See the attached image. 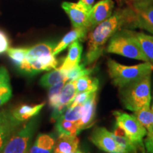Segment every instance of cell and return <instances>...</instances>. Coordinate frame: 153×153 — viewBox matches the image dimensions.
Wrapping results in <instances>:
<instances>
[{
    "label": "cell",
    "instance_id": "cell-7",
    "mask_svg": "<svg viewBox=\"0 0 153 153\" xmlns=\"http://www.w3.org/2000/svg\"><path fill=\"white\" fill-rule=\"evenodd\" d=\"M36 126V120L31 119L19 128L8 140L1 153H27Z\"/></svg>",
    "mask_w": 153,
    "mask_h": 153
},
{
    "label": "cell",
    "instance_id": "cell-9",
    "mask_svg": "<svg viewBox=\"0 0 153 153\" xmlns=\"http://www.w3.org/2000/svg\"><path fill=\"white\" fill-rule=\"evenodd\" d=\"M89 140L99 150L106 153H125L113 137V133L104 127H96Z\"/></svg>",
    "mask_w": 153,
    "mask_h": 153
},
{
    "label": "cell",
    "instance_id": "cell-24",
    "mask_svg": "<svg viewBox=\"0 0 153 153\" xmlns=\"http://www.w3.org/2000/svg\"><path fill=\"white\" fill-rule=\"evenodd\" d=\"M56 129L59 135L64 134L68 135H77L81 131L78 123L60 118L56 120Z\"/></svg>",
    "mask_w": 153,
    "mask_h": 153
},
{
    "label": "cell",
    "instance_id": "cell-20",
    "mask_svg": "<svg viewBox=\"0 0 153 153\" xmlns=\"http://www.w3.org/2000/svg\"><path fill=\"white\" fill-rule=\"evenodd\" d=\"M12 94L9 72L4 67H0V107L7 103Z\"/></svg>",
    "mask_w": 153,
    "mask_h": 153
},
{
    "label": "cell",
    "instance_id": "cell-17",
    "mask_svg": "<svg viewBox=\"0 0 153 153\" xmlns=\"http://www.w3.org/2000/svg\"><path fill=\"white\" fill-rule=\"evenodd\" d=\"M79 140L76 135L61 134L55 141L53 152L55 153H72L78 150Z\"/></svg>",
    "mask_w": 153,
    "mask_h": 153
},
{
    "label": "cell",
    "instance_id": "cell-23",
    "mask_svg": "<svg viewBox=\"0 0 153 153\" xmlns=\"http://www.w3.org/2000/svg\"><path fill=\"white\" fill-rule=\"evenodd\" d=\"M66 72L60 68L53 69L52 71L45 74L40 79V85L43 87L50 88L57 82L65 79Z\"/></svg>",
    "mask_w": 153,
    "mask_h": 153
},
{
    "label": "cell",
    "instance_id": "cell-26",
    "mask_svg": "<svg viewBox=\"0 0 153 153\" xmlns=\"http://www.w3.org/2000/svg\"><path fill=\"white\" fill-rule=\"evenodd\" d=\"M139 123L146 129L147 132L150 131L153 126V110L150 108H145L133 112Z\"/></svg>",
    "mask_w": 153,
    "mask_h": 153
},
{
    "label": "cell",
    "instance_id": "cell-29",
    "mask_svg": "<svg viewBox=\"0 0 153 153\" xmlns=\"http://www.w3.org/2000/svg\"><path fill=\"white\" fill-rule=\"evenodd\" d=\"M28 48H9L7 50V53L13 62L19 68L25 60Z\"/></svg>",
    "mask_w": 153,
    "mask_h": 153
},
{
    "label": "cell",
    "instance_id": "cell-5",
    "mask_svg": "<svg viewBox=\"0 0 153 153\" xmlns=\"http://www.w3.org/2000/svg\"><path fill=\"white\" fill-rule=\"evenodd\" d=\"M105 51L128 58L148 62L135 39L134 31L129 29L123 28L116 32L108 41Z\"/></svg>",
    "mask_w": 153,
    "mask_h": 153
},
{
    "label": "cell",
    "instance_id": "cell-10",
    "mask_svg": "<svg viewBox=\"0 0 153 153\" xmlns=\"http://www.w3.org/2000/svg\"><path fill=\"white\" fill-rule=\"evenodd\" d=\"M62 8L68 14L74 28H85L90 30L89 14L91 8H89L79 2L72 3L68 1L62 4Z\"/></svg>",
    "mask_w": 153,
    "mask_h": 153
},
{
    "label": "cell",
    "instance_id": "cell-19",
    "mask_svg": "<svg viewBox=\"0 0 153 153\" xmlns=\"http://www.w3.org/2000/svg\"><path fill=\"white\" fill-rule=\"evenodd\" d=\"M44 106L45 103H41L35 106L23 104L16 107L14 110H11V112L14 118L22 123L37 116Z\"/></svg>",
    "mask_w": 153,
    "mask_h": 153
},
{
    "label": "cell",
    "instance_id": "cell-22",
    "mask_svg": "<svg viewBox=\"0 0 153 153\" xmlns=\"http://www.w3.org/2000/svg\"><path fill=\"white\" fill-rule=\"evenodd\" d=\"M134 36L148 62L153 65V36L135 31Z\"/></svg>",
    "mask_w": 153,
    "mask_h": 153
},
{
    "label": "cell",
    "instance_id": "cell-35",
    "mask_svg": "<svg viewBox=\"0 0 153 153\" xmlns=\"http://www.w3.org/2000/svg\"><path fill=\"white\" fill-rule=\"evenodd\" d=\"M152 135H153V126H152V128H151V130H150V131L147 132L146 136L148 137V136H152Z\"/></svg>",
    "mask_w": 153,
    "mask_h": 153
},
{
    "label": "cell",
    "instance_id": "cell-28",
    "mask_svg": "<svg viewBox=\"0 0 153 153\" xmlns=\"http://www.w3.org/2000/svg\"><path fill=\"white\" fill-rule=\"evenodd\" d=\"M67 82L66 79L62 80V81L57 82L51 87L49 88L48 91V99L50 106L54 108L55 106L58 104L59 99L61 91H62L63 87H64L65 83Z\"/></svg>",
    "mask_w": 153,
    "mask_h": 153
},
{
    "label": "cell",
    "instance_id": "cell-15",
    "mask_svg": "<svg viewBox=\"0 0 153 153\" xmlns=\"http://www.w3.org/2000/svg\"><path fill=\"white\" fill-rule=\"evenodd\" d=\"M88 31H89V30L85 28H74L73 30H70L55 45V48L53 50V55L56 56L57 55H58L59 53L70 46L74 42L76 41H82V40L85 39Z\"/></svg>",
    "mask_w": 153,
    "mask_h": 153
},
{
    "label": "cell",
    "instance_id": "cell-2",
    "mask_svg": "<svg viewBox=\"0 0 153 153\" xmlns=\"http://www.w3.org/2000/svg\"><path fill=\"white\" fill-rule=\"evenodd\" d=\"M55 47L54 43L47 42L28 48L24 62L18 69L27 74H35L55 69L58 61L53 55Z\"/></svg>",
    "mask_w": 153,
    "mask_h": 153
},
{
    "label": "cell",
    "instance_id": "cell-4",
    "mask_svg": "<svg viewBox=\"0 0 153 153\" xmlns=\"http://www.w3.org/2000/svg\"><path fill=\"white\" fill-rule=\"evenodd\" d=\"M107 68L112 84L119 89L145 76L152 74L153 72V65L150 62H144L136 65L127 66L121 65L112 59H108L107 61Z\"/></svg>",
    "mask_w": 153,
    "mask_h": 153
},
{
    "label": "cell",
    "instance_id": "cell-3",
    "mask_svg": "<svg viewBox=\"0 0 153 153\" xmlns=\"http://www.w3.org/2000/svg\"><path fill=\"white\" fill-rule=\"evenodd\" d=\"M119 97L123 106L131 111L150 108L151 74L128 84L119 89Z\"/></svg>",
    "mask_w": 153,
    "mask_h": 153
},
{
    "label": "cell",
    "instance_id": "cell-6",
    "mask_svg": "<svg viewBox=\"0 0 153 153\" xmlns=\"http://www.w3.org/2000/svg\"><path fill=\"white\" fill-rule=\"evenodd\" d=\"M113 115L116 120L115 128L119 129L137 147L139 151L145 153L143 138L147 135L146 129L139 123L133 114L115 111Z\"/></svg>",
    "mask_w": 153,
    "mask_h": 153
},
{
    "label": "cell",
    "instance_id": "cell-12",
    "mask_svg": "<svg viewBox=\"0 0 153 153\" xmlns=\"http://www.w3.org/2000/svg\"><path fill=\"white\" fill-rule=\"evenodd\" d=\"M114 2L113 0H101L91 7L89 14L90 30L111 16Z\"/></svg>",
    "mask_w": 153,
    "mask_h": 153
},
{
    "label": "cell",
    "instance_id": "cell-18",
    "mask_svg": "<svg viewBox=\"0 0 153 153\" xmlns=\"http://www.w3.org/2000/svg\"><path fill=\"white\" fill-rule=\"evenodd\" d=\"M55 140L54 137L47 134H40L35 142L28 149L27 153H53Z\"/></svg>",
    "mask_w": 153,
    "mask_h": 153
},
{
    "label": "cell",
    "instance_id": "cell-40",
    "mask_svg": "<svg viewBox=\"0 0 153 153\" xmlns=\"http://www.w3.org/2000/svg\"><path fill=\"white\" fill-rule=\"evenodd\" d=\"M152 1H153V0H152Z\"/></svg>",
    "mask_w": 153,
    "mask_h": 153
},
{
    "label": "cell",
    "instance_id": "cell-30",
    "mask_svg": "<svg viewBox=\"0 0 153 153\" xmlns=\"http://www.w3.org/2000/svg\"><path fill=\"white\" fill-rule=\"evenodd\" d=\"M92 72L91 69H88L85 68V64L78 65L74 68H72L71 70H68L66 72L65 79L67 82L72 81V80H76L79 76L85 75V74H90Z\"/></svg>",
    "mask_w": 153,
    "mask_h": 153
},
{
    "label": "cell",
    "instance_id": "cell-32",
    "mask_svg": "<svg viewBox=\"0 0 153 153\" xmlns=\"http://www.w3.org/2000/svg\"><path fill=\"white\" fill-rule=\"evenodd\" d=\"M9 40L7 34L0 30V54L5 53L9 48Z\"/></svg>",
    "mask_w": 153,
    "mask_h": 153
},
{
    "label": "cell",
    "instance_id": "cell-14",
    "mask_svg": "<svg viewBox=\"0 0 153 153\" xmlns=\"http://www.w3.org/2000/svg\"><path fill=\"white\" fill-rule=\"evenodd\" d=\"M97 106V92L94 93L91 97L83 104L82 115L79 127L80 131L91 127L94 123Z\"/></svg>",
    "mask_w": 153,
    "mask_h": 153
},
{
    "label": "cell",
    "instance_id": "cell-11",
    "mask_svg": "<svg viewBox=\"0 0 153 153\" xmlns=\"http://www.w3.org/2000/svg\"><path fill=\"white\" fill-rule=\"evenodd\" d=\"M21 123L13 116L11 110L0 111V153L8 140L19 128Z\"/></svg>",
    "mask_w": 153,
    "mask_h": 153
},
{
    "label": "cell",
    "instance_id": "cell-16",
    "mask_svg": "<svg viewBox=\"0 0 153 153\" xmlns=\"http://www.w3.org/2000/svg\"><path fill=\"white\" fill-rule=\"evenodd\" d=\"M83 47L80 43L79 41H76L72 43L69 46V51L68 55L63 61L60 69L63 71L68 72L79 64Z\"/></svg>",
    "mask_w": 153,
    "mask_h": 153
},
{
    "label": "cell",
    "instance_id": "cell-37",
    "mask_svg": "<svg viewBox=\"0 0 153 153\" xmlns=\"http://www.w3.org/2000/svg\"><path fill=\"white\" fill-rule=\"evenodd\" d=\"M131 1H142V0H131Z\"/></svg>",
    "mask_w": 153,
    "mask_h": 153
},
{
    "label": "cell",
    "instance_id": "cell-36",
    "mask_svg": "<svg viewBox=\"0 0 153 153\" xmlns=\"http://www.w3.org/2000/svg\"><path fill=\"white\" fill-rule=\"evenodd\" d=\"M72 153H83V152H81V151L79 150H76L75 152H72Z\"/></svg>",
    "mask_w": 153,
    "mask_h": 153
},
{
    "label": "cell",
    "instance_id": "cell-27",
    "mask_svg": "<svg viewBox=\"0 0 153 153\" xmlns=\"http://www.w3.org/2000/svg\"><path fill=\"white\" fill-rule=\"evenodd\" d=\"M82 108H83V105L69 106L60 116V118L64 120H70V121L76 122V123H78V125H79V122L82 118Z\"/></svg>",
    "mask_w": 153,
    "mask_h": 153
},
{
    "label": "cell",
    "instance_id": "cell-38",
    "mask_svg": "<svg viewBox=\"0 0 153 153\" xmlns=\"http://www.w3.org/2000/svg\"><path fill=\"white\" fill-rule=\"evenodd\" d=\"M152 110H153V106H152Z\"/></svg>",
    "mask_w": 153,
    "mask_h": 153
},
{
    "label": "cell",
    "instance_id": "cell-25",
    "mask_svg": "<svg viewBox=\"0 0 153 153\" xmlns=\"http://www.w3.org/2000/svg\"><path fill=\"white\" fill-rule=\"evenodd\" d=\"M113 137L116 143L121 147L125 153H137L138 149L119 129L115 128Z\"/></svg>",
    "mask_w": 153,
    "mask_h": 153
},
{
    "label": "cell",
    "instance_id": "cell-8",
    "mask_svg": "<svg viewBox=\"0 0 153 153\" xmlns=\"http://www.w3.org/2000/svg\"><path fill=\"white\" fill-rule=\"evenodd\" d=\"M135 18L132 28L145 30L153 35V1L142 0L134 1L132 5Z\"/></svg>",
    "mask_w": 153,
    "mask_h": 153
},
{
    "label": "cell",
    "instance_id": "cell-1",
    "mask_svg": "<svg viewBox=\"0 0 153 153\" xmlns=\"http://www.w3.org/2000/svg\"><path fill=\"white\" fill-rule=\"evenodd\" d=\"M135 15L133 7L118 9L108 19L96 26L88 35L85 65L94 62L101 56L113 36L125 28H132Z\"/></svg>",
    "mask_w": 153,
    "mask_h": 153
},
{
    "label": "cell",
    "instance_id": "cell-34",
    "mask_svg": "<svg viewBox=\"0 0 153 153\" xmlns=\"http://www.w3.org/2000/svg\"><path fill=\"white\" fill-rule=\"evenodd\" d=\"M78 2L89 7V8H91L94 2V0H79Z\"/></svg>",
    "mask_w": 153,
    "mask_h": 153
},
{
    "label": "cell",
    "instance_id": "cell-13",
    "mask_svg": "<svg viewBox=\"0 0 153 153\" xmlns=\"http://www.w3.org/2000/svg\"><path fill=\"white\" fill-rule=\"evenodd\" d=\"M76 94L75 82L74 80L68 81L63 87L61 91L58 104L54 108H53L52 119L56 120L57 118L65 112L67 108L70 106Z\"/></svg>",
    "mask_w": 153,
    "mask_h": 153
},
{
    "label": "cell",
    "instance_id": "cell-31",
    "mask_svg": "<svg viewBox=\"0 0 153 153\" xmlns=\"http://www.w3.org/2000/svg\"><path fill=\"white\" fill-rule=\"evenodd\" d=\"M95 92H89V91H85V92L77 93L72 101L70 104V106H76V105H83L91 97V95Z\"/></svg>",
    "mask_w": 153,
    "mask_h": 153
},
{
    "label": "cell",
    "instance_id": "cell-33",
    "mask_svg": "<svg viewBox=\"0 0 153 153\" xmlns=\"http://www.w3.org/2000/svg\"><path fill=\"white\" fill-rule=\"evenodd\" d=\"M145 149L148 153H153V135L148 136L144 141Z\"/></svg>",
    "mask_w": 153,
    "mask_h": 153
},
{
    "label": "cell",
    "instance_id": "cell-21",
    "mask_svg": "<svg viewBox=\"0 0 153 153\" xmlns=\"http://www.w3.org/2000/svg\"><path fill=\"white\" fill-rule=\"evenodd\" d=\"M74 82H75L76 90L77 93L85 92V91L97 92L99 89V79L97 78L92 77L89 74H85L79 76V78L74 80Z\"/></svg>",
    "mask_w": 153,
    "mask_h": 153
},
{
    "label": "cell",
    "instance_id": "cell-39",
    "mask_svg": "<svg viewBox=\"0 0 153 153\" xmlns=\"http://www.w3.org/2000/svg\"><path fill=\"white\" fill-rule=\"evenodd\" d=\"M53 153H55V152H53Z\"/></svg>",
    "mask_w": 153,
    "mask_h": 153
}]
</instances>
